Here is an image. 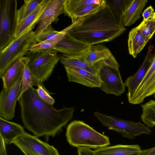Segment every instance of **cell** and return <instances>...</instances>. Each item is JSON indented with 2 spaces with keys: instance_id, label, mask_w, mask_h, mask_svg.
I'll use <instances>...</instances> for the list:
<instances>
[{
  "instance_id": "6da1fadb",
  "label": "cell",
  "mask_w": 155,
  "mask_h": 155,
  "mask_svg": "<svg viewBox=\"0 0 155 155\" xmlns=\"http://www.w3.org/2000/svg\"><path fill=\"white\" fill-rule=\"evenodd\" d=\"M18 101L24 127L38 137H44L47 141L71 120L75 109L74 107L64 106L61 109H55L41 98L33 87L24 92Z\"/></svg>"
},
{
  "instance_id": "7a4b0ae2",
  "label": "cell",
  "mask_w": 155,
  "mask_h": 155,
  "mask_svg": "<svg viewBox=\"0 0 155 155\" xmlns=\"http://www.w3.org/2000/svg\"><path fill=\"white\" fill-rule=\"evenodd\" d=\"M126 30L107 5L105 8L79 19L68 33L78 40L93 45L111 41Z\"/></svg>"
},
{
  "instance_id": "3957f363",
  "label": "cell",
  "mask_w": 155,
  "mask_h": 155,
  "mask_svg": "<svg viewBox=\"0 0 155 155\" xmlns=\"http://www.w3.org/2000/svg\"><path fill=\"white\" fill-rule=\"evenodd\" d=\"M67 140L72 147L97 149L110 144L109 137L94 130L84 121L74 120L68 126Z\"/></svg>"
},
{
  "instance_id": "277c9868",
  "label": "cell",
  "mask_w": 155,
  "mask_h": 155,
  "mask_svg": "<svg viewBox=\"0 0 155 155\" xmlns=\"http://www.w3.org/2000/svg\"><path fill=\"white\" fill-rule=\"evenodd\" d=\"M35 26L30 27L0 51V77L14 61L24 56L28 52V49L33 44L35 38V31L32 30Z\"/></svg>"
},
{
  "instance_id": "5b68a950",
  "label": "cell",
  "mask_w": 155,
  "mask_h": 155,
  "mask_svg": "<svg viewBox=\"0 0 155 155\" xmlns=\"http://www.w3.org/2000/svg\"><path fill=\"white\" fill-rule=\"evenodd\" d=\"M17 1L0 0V51L15 38L18 24Z\"/></svg>"
},
{
  "instance_id": "8992f818",
  "label": "cell",
  "mask_w": 155,
  "mask_h": 155,
  "mask_svg": "<svg viewBox=\"0 0 155 155\" xmlns=\"http://www.w3.org/2000/svg\"><path fill=\"white\" fill-rule=\"evenodd\" d=\"M53 49L42 52L28 51L26 54L28 58L27 65L32 73L42 83L47 81L60 58Z\"/></svg>"
},
{
  "instance_id": "52a82bcc",
  "label": "cell",
  "mask_w": 155,
  "mask_h": 155,
  "mask_svg": "<svg viewBox=\"0 0 155 155\" xmlns=\"http://www.w3.org/2000/svg\"><path fill=\"white\" fill-rule=\"evenodd\" d=\"M94 116L104 126L121 134L124 137L133 139L137 136L143 134L150 135L151 131L149 127L139 122L121 120L114 116H110L97 111L94 113Z\"/></svg>"
},
{
  "instance_id": "ba28073f",
  "label": "cell",
  "mask_w": 155,
  "mask_h": 155,
  "mask_svg": "<svg viewBox=\"0 0 155 155\" xmlns=\"http://www.w3.org/2000/svg\"><path fill=\"white\" fill-rule=\"evenodd\" d=\"M13 143L25 155H59L57 149L53 146L26 132Z\"/></svg>"
},
{
  "instance_id": "9c48e42d",
  "label": "cell",
  "mask_w": 155,
  "mask_h": 155,
  "mask_svg": "<svg viewBox=\"0 0 155 155\" xmlns=\"http://www.w3.org/2000/svg\"><path fill=\"white\" fill-rule=\"evenodd\" d=\"M97 75L101 81V89L106 94L120 96L125 92V84L122 81L119 69L106 66Z\"/></svg>"
},
{
  "instance_id": "30bf717a",
  "label": "cell",
  "mask_w": 155,
  "mask_h": 155,
  "mask_svg": "<svg viewBox=\"0 0 155 155\" xmlns=\"http://www.w3.org/2000/svg\"><path fill=\"white\" fill-rule=\"evenodd\" d=\"M23 74L9 91L6 92L3 88L0 93V117L6 120H12L15 117L16 104L21 93Z\"/></svg>"
},
{
  "instance_id": "8fae6325",
  "label": "cell",
  "mask_w": 155,
  "mask_h": 155,
  "mask_svg": "<svg viewBox=\"0 0 155 155\" xmlns=\"http://www.w3.org/2000/svg\"><path fill=\"white\" fill-rule=\"evenodd\" d=\"M91 46L76 38L68 33L65 35L53 50L62 54L82 58L88 52Z\"/></svg>"
},
{
  "instance_id": "7c38bea8",
  "label": "cell",
  "mask_w": 155,
  "mask_h": 155,
  "mask_svg": "<svg viewBox=\"0 0 155 155\" xmlns=\"http://www.w3.org/2000/svg\"><path fill=\"white\" fill-rule=\"evenodd\" d=\"M155 93V50L152 64L132 97L128 100L132 104H139L144 99Z\"/></svg>"
},
{
  "instance_id": "4fadbf2b",
  "label": "cell",
  "mask_w": 155,
  "mask_h": 155,
  "mask_svg": "<svg viewBox=\"0 0 155 155\" xmlns=\"http://www.w3.org/2000/svg\"><path fill=\"white\" fill-rule=\"evenodd\" d=\"M65 0H51L36 23L38 26L35 31V37L45 30L53 22L57 23L58 17L64 13Z\"/></svg>"
},
{
  "instance_id": "5bb4252c",
  "label": "cell",
  "mask_w": 155,
  "mask_h": 155,
  "mask_svg": "<svg viewBox=\"0 0 155 155\" xmlns=\"http://www.w3.org/2000/svg\"><path fill=\"white\" fill-rule=\"evenodd\" d=\"M64 66L69 82H76L91 88L100 87L101 81L98 75L75 66Z\"/></svg>"
},
{
  "instance_id": "9a60e30c",
  "label": "cell",
  "mask_w": 155,
  "mask_h": 155,
  "mask_svg": "<svg viewBox=\"0 0 155 155\" xmlns=\"http://www.w3.org/2000/svg\"><path fill=\"white\" fill-rule=\"evenodd\" d=\"M153 47H149L148 52L142 65L134 75L128 77L125 81V86L128 88L126 94L128 100L133 96L138 86L142 81L152 64L153 54L152 51Z\"/></svg>"
},
{
  "instance_id": "2e32d148",
  "label": "cell",
  "mask_w": 155,
  "mask_h": 155,
  "mask_svg": "<svg viewBox=\"0 0 155 155\" xmlns=\"http://www.w3.org/2000/svg\"><path fill=\"white\" fill-rule=\"evenodd\" d=\"M28 61V58L26 56L18 58L9 66L0 77L3 81V88L6 92L9 91L18 81Z\"/></svg>"
},
{
  "instance_id": "e0dca14e",
  "label": "cell",
  "mask_w": 155,
  "mask_h": 155,
  "mask_svg": "<svg viewBox=\"0 0 155 155\" xmlns=\"http://www.w3.org/2000/svg\"><path fill=\"white\" fill-rule=\"evenodd\" d=\"M112 55L108 48L100 44L91 45L87 54L81 59L97 74L98 63L108 58Z\"/></svg>"
},
{
  "instance_id": "ac0fdd59",
  "label": "cell",
  "mask_w": 155,
  "mask_h": 155,
  "mask_svg": "<svg viewBox=\"0 0 155 155\" xmlns=\"http://www.w3.org/2000/svg\"><path fill=\"white\" fill-rule=\"evenodd\" d=\"M25 132L23 127L20 124L0 117V135L6 145L13 143Z\"/></svg>"
},
{
  "instance_id": "d6986e66",
  "label": "cell",
  "mask_w": 155,
  "mask_h": 155,
  "mask_svg": "<svg viewBox=\"0 0 155 155\" xmlns=\"http://www.w3.org/2000/svg\"><path fill=\"white\" fill-rule=\"evenodd\" d=\"M142 150L138 144H118L102 147L94 151L95 155H138Z\"/></svg>"
},
{
  "instance_id": "ffe728a7",
  "label": "cell",
  "mask_w": 155,
  "mask_h": 155,
  "mask_svg": "<svg viewBox=\"0 0 155 155\" xmlns=\"http://www.w3.org/2000/svg\"><path fill=\"white\" fill-rule=\"evenodd\" d=\"M51 0H43L31 13L18 23L14 38L19 36L31 26L35 25L42 14Z\"/></svg>"
},
{
  "instance_id": "44dd1931",
  "label": "cell",
  "mask_w": 155,
  "mask_h": 155,
  "mask_svg": "<svg viewBox=\"0 0 155 155\" xmlns=\"http://www.w3.org/2000/svg\"><path fill=\"white\" fill-rule=\"evenodd\" d=\"M150 39L144 36L136 27L130 31L128 40L129 54L135 58Z\"/></svg>"
},
{
  "instance_id": "7402d4cb",
  "label": "cell",
  "mask_w": 155,
  "mask_h": 155,
  "mask_svg": "<svg viewBox=\"0 0 155 155\" xmlns=\"http://www.w3.org/2000/svg\"><path fill=\"white\" fill-rule=\"evenodd\" d=\"M148 1L147 0H133L124 15L122 25L124 27L132 25L141 17L140 15Z\"/></svg>"
},
{
  "instance_id": "603a6c76",
  "label": "cell",
  "mask_w": 155,
  "mask_h": 155,
  "mask_svg": "<svg viewBox=\"0 0 155 155\" xmlns=\"http://www.w3.org/2000/svg\"><path fill=\"white\" fill-rule=\"evenodd\" d=\"M76 23V22L72 23L69 26L60 31L55 30L51 25L41 34L35 37L33 44L46 41L58 43L65 35L69 32Z\"/></svg>"
},
{
  "instance_id": "cb8c5ba5",
  "label": "cell",
  "mask_w": 155,
  "mask_h": 155,
  "mask_svg": "<svg viewBox=\"0 0 155 155\" xmlns=\"http://www.w3.org/2000/svg\"><path fill=\"white\" fill-rule=\"evenodd\" d=\"M106 2V0H65L64 13L71 18L78 11L87 5H100Z\"/></svg>"
},
{
  "instance_id": "d4e9b609",
  "label": "cell",
  "mask_w": 155,
  "mask_h": 155,
  "mask_svg": "<svg viewBox=\"0 0 155 155\" xmlns=\"http://www.w3.org/2000/svg\"><path fill=\"white\" fill-rule=\"evenodd\" d=\"M106 1L107 4L111 8L117 21L122 25L123 17L133 0H106Z\"/></svg>"
},
{
  "instance_id": "484cf974",
  "label": "cell",
  "mask_w": 155,
  "mask_h": 155,
  "mask_svg": "<svg viewBox=\"0 0 155 155\" xmlns=\"http://www.w3.org/2000/svg\"><path fill=\"white\" fill-rule=\"evenodd\" d=\"M142 112V121L148 127L155 126V101L150 100L144 104H141Z\"/></svg>"
},
{
  "instance_id": "4316f807",
  "label": "cell",
  "mask_w": 155,
  "mask_h": 155,
  "mask_svg": "<svg viewBox=\"0 0 155 155\" xmlns=\"http://www.w3.org/2000/svg\"><path fill=\"white\" fill-rule=\"evenodd\" d=\"M27 64L25 65L24 69L21 93L19 98L24 92L34 86H38L41 85L45 90L48 92L49 91L43 85L42 83L31 72Z\"/></svg>"
},
{
  "instance_id": "83f0119b",
  "label": "cell",
  "mask_w": 155,
  "mask_h": 155,
  "mask_svg": "<svg viewBox=\"0 0 155 155\" xmlns=\"http://www.w3.org/2000/svg\"><path fill=\"white\" fill-rule=\"evenodd\" d=\"M107 5L106 2L100 5L92 4L85 6L78 11L70 18L72 23H75L80 18H82L85 16L96 12L105 8Z\"/></svg>"
},
{
  "instance_id": "f1b7e54d",
  "label": "cell",
  "mask_w": 155,
  "mask_h": 155,
  "mask_svg": "<svg viewBox=\"0 0 155 155\" xmlns=\"http://www.w3.org/2000/svg\"><path fill=\"white\" fill-rule=\"evenodd\" d=\"M59 56L60 58V62L64 65L68 66H75L84 69L94 74L97 75L96 73L81 58L74 57L63 54L59 55Z\"/></svg>"
},
{
  "instance_id": "f546056e",
  "label": "cell",
  "mask_w": 155,
  "mask_h": 155,
  "mask_svg": "<svg viewBox=\"0 0 155 155\" xmlns=\"http://www.w3.org/2000/svg\"><path fill=\"white\" fill-rule=\"evenodd\" d=\"M43 0H24V4L17 11L18 23L31 13Z\"/></svg>"
},
{
  "instance_id": "4dcf8cb0",
  "label": "cell",
  "mask_w": 155,
  "mask_h": 155,
  "mask_svg": "<svg viewBox=\"0 0 155 155\" xmlns=\"http://www.w3.org/2000/svg\"><path fill=\"white\" fill-rule=\"evenodd\" d=\"M137 27L144 36L150 39L155 32V19L143 20Z\"/></svg>"
},
{
  "instance_id": "1f68e13d",
  "label": "cell",
  "mask_w": 155,
  "mask_h": 155,
  "mask_svg": "<svg viewBox=\"0 0 155 155\" xmlns=\"http://www.w3.org/2000/svg\"><path fill=\"white\" fill-rule=\"evenodd\" d=\"M58 43L55 42L46 41L32 44L28 48V51L32 52H42L48 50L54 49Z\"/></svg>"
},
{
  "instance_id": "d6a6232c",
  "label": "cell",
  "mask_w": 155,
  "mask_h": 155,
  "mask_svg": "<svg viewBox=\"0 0 155 155\" xmlns=\"http://www.w3.org/2000/svg\"><path fill=\"white\" fill-rule=\"evenodd\" d=\"M36 91L38 95L43 100L50 104L53 105L55 102L54 100L50 94H51L54 93L47 91L41 85L38 86Z\"/></svg>"
},
{
  "instance_id": "836d02e7",
  "label": "cell",
  "mask_w": 155,
  "mask_h": 155,
  "mask_svg": "<svg viewBox=\"0 0 155 155\" xmlns=\"http://www.w3.org/2000/svg\"><path fill=\"white\" fill-rule=\"evenodd\" d=\"M142 15L143 17V20L144 21L155 19V12L151 6H149L145 10Z\"/></svg>"
},
{
  "instance_id": "e575fe53",
  "label": "cell",
  "mask_w": 155,
  "mask_h": 155,
  "mask_svg": "<svg viewBox=\"0 0 155 155\" xmlns=\"http://www.w3.org/2000/svg\"><path fill=\"white\" fill-rule=\"evenodd\" d=\"M77 152L78 155H95L94 151L86 147H78Z\"/></svg>"
},
{
  "instance_id": "d590c367",
  "label": "cell",
  "mask_w": 155,
  "mask_h": 155,
  "mask_svg": "<svg viewBox=\"0 0 155 155\" xmlns=\"http://www.w3.org/2000/svg\"><path fill=\"white\" fill-rule=\"evenodd\" d=\"M5 145L2 137L0 135V155H7Z\"/></svg>"
},
{
  "instance_id": "8d00e7d4",
  "label": "cell",
  "mask_w": 155,
  "mask_h": 155,
  "mask_svg": "<svg viewBox=\"0 0 155 155\" xmlns=\"http://www.w3.org/2000/svg\"><path fill=\"white\" fill-rule=\"evenodd\" d=\"M138 155H155V147L150 148L142 150Z\"/></svg>"
},
{
  "instance_id": "74e56055",
  "label": "cell",
  "mask_w": 155,
  "mask_h": 155,
  "mask_svg": "<svg viewBox=\"0 0 155 155\" xmlns=\"http://www.w3.org/2000/svg\"><path fill=\"white\" fill-rule=\"evenodd\" d=\"M154 97H155V94L154 95Z\"/></svg>"
}]
</instances>
